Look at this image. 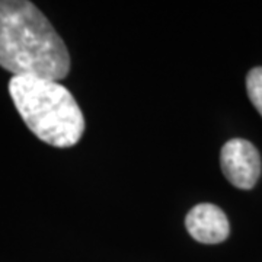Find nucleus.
I'll list each match as a JSON object with an SVG mask.
<instances>
[{
    "instance_id": "f257e3e1",
    "label": "nucleus",
    "mask_w": 262,
    "mask_h": 262,
    "mask_svg": "<svg viewBox=\"0 0 262 262\" xmlns=\"http://www.w3.org/2000/svg\"><path fill=\"white\" fill-rule=\"evenodd\" d=\"M0 67L56 82L70 72L63 38L31 2L0 0Z\"/></svg>"
},
{
    "instance_id": "7ed1b4c3",
    "label": "nucleus",
    "mask_w": 262,
    "mask_h": 262,
    "mask_svg": "<svg viewBox=\"0 0 262 262\" xmlns=\"http://www.w3.org/2000/svg\"><path fill=\"white\" fill-rule=\"evenodd\" d=\"M220 166L227 181L239 189H251L261 175V156L251 141L232 139L220 151Z\"/></svg>"
},
{
    "instance_id": "39448f33",
    "label": "nucleus",
    "mask_w": 262,
    "mask_h": 262,
    "mask_svg": "<svg viewBox=\"0 0 262 262\" xmlns=\"http://www.w3.org/2000/svg\"><path fill=\"white\" fill-rule=\"evenodd\" d=\"M246 91L252 105L262 117V67H253L248 73Z\"/></svg>"
},
{
    "instance_id": "f03ea898",
    "label": "nucleus",
    "mask_w": 262,
    "mask_h": 262,
    "mask_svg": "<svg viewBox=\"0 0 262 262\" xmlns=\"http://www.w3.org/2000/svg\"><path fill=\"white\" fill-rule=\"evenodd\" d=\"M9 94L20 118L39 140L64 149L82 139L83 114L66 86L35 76H13Z\"/></svg>"
},
{
    "instance_id": "20e7f679",
    "label": "nucleus",
    "mask_w": 262,
    "mask_h": 262,
    "mask_svg": "<svg viewBox=\"0 0 262 262\" xmlns=\"http://www.w3.org/2000/svg\"><path fill=\"white\" fill-rule=\"evenodd\" d=\"M185 227L192 239L206 245L222 244L230 234V225L225 211L210 203L192 207L185 217Z\"/></svg>"
}]
</instances>
